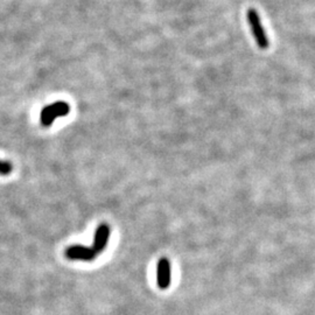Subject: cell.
<instances>
[{
	"mask_svg": "<svg viewBox=\"0 0 315 315\" xmlns=\"http://www.w3.org/2000/svg\"><path fill=\"white\" fill-rule=\"evenodd\" d=\"M248 21L249 25H250L252 35L255 36L257 44H258L259 48L261 49H266L269 47V39L266 36V33H265L263 25L260 22L259 15L253 8H250V10L248 11Z\"/></svg>",
	"mask_w": 315,
	"mask_h": 315,
	"instance_id": "1",
	"label": "cell"
},
{
	"mask_svg": "<svg viewBox=\"0 0 315 315\" xmlns=\"http://www.w3.org/2000/svg\"><path fill=\"white\" fill-rule=\"evenodd\" d=\"M69 111H70L69 104L64 102H56V103L47 105L41 112V123L44 126H51L56 118L67 116Z\"/></svg>",
	"mask_w": 315,
	"mask_h": 315,
	"instance_id": "2",
	"label": "cell"
},
{
	"mask_svg": "<svg viewBox=\"0 0 315 315\" xmlns=\"http://www.w3.org/2000/svg\"><path fill=\"white\" fill-rule=\"evenodd\" d=\"M65 256L70 260L92 261L96 259L97 252L92 247H83V245H71L65 250Z\"/></svg>",
	"mask_w": 315,
	"mask_h": 315,
	"instance_id": "3",
	"label": "cell"
},
{
	"mask_svg": "<svg viewBox=\"0 0 315 315\" xmlns=\"http://www.w3.org/2000/svg\"><path fill=\"white\" fill-rule=\"evenodd\" d=\"M172 281L171 263L167 258H161L157 265V284L159 288L167 289Z\"/></svg>",
	"mask_w": 315,
	"mask_h": 315,
	"instance_id": "4",
	"label": "cell"
},
{
	"mask_svg": "<svg viewBox=\"0 0 315 315\" xmlns=\"http://www.w3.org/2000/svg\"><path fill=\"white\" fill-rule=\"evenodd\" d=\"M109 237H110L109 226H106V224H101V226L97 228L95 238H93V244L91 245L93 250L97 252V255H100L101 252H103L105 250L106 245H108L109 242Z\"/></svg>",
	"mask_w": 315,
	"mask_h": 315,
	"instance_id": "5",
	"label": "cell"
},
{
	"mask_svg": "<svg viewBox=\"0 0 315 315\" xmlns=\"http://www.w3.org/2000/svg\"><path fill=\"white\" fill-rule=\"evenodd\" d=\"M12 168H13V167H12L11 162L0 160V174H3V175L10 174L12 172Z\"/></svg>",
	"mask_w": 315,
	"mask_h": 315,
	"instance_id": "6",
	"label": "cell"
}]
</instances>
